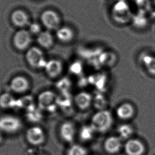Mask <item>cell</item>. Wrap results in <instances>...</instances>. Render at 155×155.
Returning <instances> with one entry per match:
<instances>
[{"label": "cell", "instance_id": "22", "mask_svg": "<svg viewBox=\"0 0 155 155\" xmlns=\"http://www.w3.org/2000/svg\"><path fill=\"white\" fill-rule=\"evenodd\" d=\"M17 99L8 93H4L0 95V107L3 109L15 108L17 105Z\"/></svg>", "mask_w": 155, "mask_h": 155}, {"label": "cell", "instance_id": "16", "mask_svg": "<svg viewBox=\"0 0 155 155\" xmlns=\"http://www.w3.org/2000/svg\"><path fill=\"white\" fill-rule=\"evenodd\" d=\"M104 147L107 153H118L122 147V140L119 136L109 137L105 140Z\"/></svg>", "mask_w": 155, "mask_h": 155}, {"label": "cell", "instance_id": "13", "mask_svg": "<svg viewBox=\"0 0 155 155\" xmlns=\"http://www.w3.org/2000/svg\"><path fill=\"white\" fill-rule=\"evenodd\" d=\"M127 155H143L145 153V145L138 139L131 138L126 141L124 146Z\"/></svg>", "mask_w": 155, "mask_h": 155}, {"label": "cell", "instance_id": "29", "mask_svg": "<svg viewBox=\"0 0 155 155\" xmlns=\"http://www.w3.org/2000/svg\"><path fill=\"white\" fill-rule=\"evenodd\" d=\"M71 86V81L67 78H62L56 84L57 89L61 93L69 92Z\"/></svg>", "mask_w": 155, "mask_h": 155}, {"label": "cell", "instance_id": "1", "mask_svg": "<svg viewBox=\"0 0 155 155\" xmlns=\"http://www.w3.org/2000/svg\"><path fill=\"white\" fill-rule=\"evenodd\" d=\"M113 121L111 112L106 109L97 111L91 117L90 124L97 132L105 133L111 128Z\"/></svg>", "mask_w": 155, "mask_h": 155}, {"label": "cell", "instance_id": "11", "mask_svg": "<svg viewBox=\"0 0 155 155\" xmlns=\"http://www.w3.org/2000/svg\"><path fill=\"white\" fill-rule=\"evenodd\" d=\"M44 69L48 77L55 78L61 75L63 72V63L59 59H51L47 61Z\"/></svg>", "mask_w": 155, "mask_h": 155}, {"label": "cell", "instance_id": "28", "mask_svg": "<svg viewBox=\"0 0 155 155\" xmlns=\"http://www.w3.org/2000/svg\"><path fill=\"white\" fill-rule=\"evenodd\" d=\"M42 110L36 107H33L26 111V117L29 121L33 123H37L40 121L43 118Z\"/></svg>", "mask_w": 155, "mask_h": 155}, {"label": "cell", "instance_id": "3", "mask_svg": "<svg viewBox=\"0 0 155 155\" xmlns=\"http://www.w3.org/2000/svg\"><path fill=\"white\" fill-rule=\"evenodd\" d=\"M25 58L28 64L36 69L44 68L47 61L44 52L37 47H32L28 49L26 53Z\"/></svg>", "mask_w": 155, "mask_h": 155}, {"label": "cell", "instance_id": "34", "mask_svg": "<svg viewBox=\"0 0 155 155\" xmlns=\"http://www.w3.org/2000/svg\"><path fill=\"white\" fill-rule=\"evenodd\" d=\"M1 139H2V138H1V137L0 136V141L1 140Z\"/></svg>", "mask_w": 155, "mask_h": 155}, {"label": "cell", "instance_id": "15", "mask_svg": "<svg viewBox=\"0 0 155 155\" xmlns=\"http://www.w3.org/2000/svg\"><path fill=\"white\" fill-rule=\"evenodd\" d=\"M60 132L61 138L63 140L67 143H72L74 140L76 136V127L74 123L71 122H64L61 124Z\"/></svg>", "mask_w": 155, "mask_h": 155}, {"label": "cell", "instance_id": "24", "mask_svg": "<svg viewBox=\"0 0 155 155\" xmlns=\"http://www.w3.org/2000/svg\"><path fill=\"white\" fill-rule=\"evenodd\" d=\"M118 136L122 140H126L131 139V137L134 134V128L130 124H122L117 128Z\"/></svg>", "mask_w": 155, "mask_h": 155}, {"label": "cell", "instance_id": "26", "mask_svg": "<svg viewBox=\"0 0 155 155\" xmlns=\"http://www.w3.org/2000/svg\"><path fill=\"white\" fill-rule=\"evenodd\" d=\"M35 107L34 99L31 96L26 95L17 99L16 108L22 109L26 112Z\"/></svg>", "mask_w": 155, "mask_h": 155}, {"label": "cell", "instance_id": "9", "mask_svg": "<svg viewBox=\"0 0 155 155\" xmlns=\"http://www.w3.org/2000/svg\"><path fill=\"white\" fill-rule=\"evenodd\" d=\"M115 112L119 119L123 121H128L134 117L136 110L132 103L124 102L117 106Z\"/></svg>", "mask_w": 155, "mask_h": 155}, {"label": "cell", "instance_id": "2", "mask_svg": "<svg viewBox=\"0 0 155 155\" xmlns=\"http://www.w3.org/2000/svg\"><path fill=\"white\" fill-rule=\"evenodd\" d=\"M133 15L130 5L124 0H119L112 6V18L118 24H128L131 22Z\"/></svg>", "mask_w": 155, "mask_h": 155}, {"label": "cell", "instance_id": "32", "mask_svg": "<svg viewBox=\"0 0 155 155\" xmlns=\"http://www.w3.org/2000/svg\"><path fill=\"white\" fill-rule=\"evenodd\" d=\"M28 31L32 35H38L42 31V27L39 23L37 22H33V23H30Z\"/></svg>", "mask_w": 155, "mask_h": 155}, {"label": "cell", "instance_id": "21", "mask_svg": "<svg viewBox=\"0 0 155 155\" xmlns=\"http://www.w3.org/2000/svg\"><path fill=\"white\" fill-rule=\"evenodd\" d=\"M141 61L147 73L155 77V56L150 54H143L141 57Z\"/></svg>", "mask_w": 155, "mask_h": 155}, {"label": "cell", "instance_id": "19", "mask_svg": "<svg viewBox=\"0 0 155 155\" xmlns=\"http://www.w3.org/2000/svg\"><path fill=\"white\" fill-rule=\"evenodd\" d=\"M117 61V57L112 51H102L99 54L97 62L99 65L104 67H112L115 65Z\"/></svg>", "mask_w": 155, "mask_h": 155}, {"label": "cell", "instance_id": "10", "mask_svg": "<svg viewBox=\"0 0 155 155\" xmlns=\"http://www.w3.org/2000/svg\"><path fill=\"white\" fill-rule=\"evenodd\" d=\"M74 102L78 109L86 111L92 105L93 95L88 92L81 91L74 97Z\"/></svg>", "mask_w": 155, "mask_h": 155}, {"label": "cell", "instance_id": "7", "mask_svg": "<svg viewBox=\"0 0 155 155\" xmlns=\"http://www.w3.org/2000/svg\"><path fill=\"white\" fill-rule=\"evenodd\" d=\"M22 127L21 120L13 115H3L0 117V130L8 134L18 131Z\"/></svg>", "mask_w": 155, "mask_h": 155}, {"label": "cell", "instance_id": "23", "mask_svg": "<svg viewBox=\"0 0 155 155\" xmlns=\"http://www.w3.org/2000/svg\"><path fill=\"white\" fill-rule=\"evenodd\" d=\"M131 22L134 27L138 29H143L147 27L148 24V19L144 13V11L141 10L136 14H133Z\"/></svg>", "mask_w": 155, "mask_h": 155}, {"label": "cell", "instance_id": "27", "mask_svg": "<svg viewBox=\"0 0 155 155\" xmlns=\"http://www.w3.org/2000/svg\"><path fill=\"white\" fill-rule=\"evenodd\" d=\"M96 132V130L91 124L84 125L80 130V138L84 141H89L94 138Z\"/></svg>", "mask_w": 155, "mask_h": 155}, {"label": "cell", "instance_id": "31", "mask_svg": "<svg viewBox=\"0 0 155 155\" xmlns=\"http://www.w3.org/2000/svg\"><path fill=\"white\" fill-rule=\"evenodd\" d=\"M69 68L70 72L74 75H80L84 70L83 65L80 61H75L73 62L70 65Z\"/></svg>", "mask_w": 155, "mask_h": 155}, {"label": "cell", "instance_id": "33", "mask_svg": "<svg viewBox=\"0 0 155 155\" xmlns=\"http://www.w3.org/2000/svg\"><path fill=\"white\" fill-rule=\"evenodd\" d=\"M153 4H154V5H155V0H153Z\"/></svg>", "mask_w": 155, "mask_h": 155}, {"label": "cell", "instance_id": "35", "mask_svg": "<svg viewBox=\"0 0 155 155\" xmlns=\"http://www.w3.org/2000/svg\"></svg>", "mask_w": 155, "mask_h": 155}, {"label": "cell", "instance_id": "18", "mask_svg": "<svg viewBox=\"0 0 155 155\" xmlns=\"http://www.w3.org/2000/svg\"><path fill=\"white\" fill-rule=\"evenodd\" d=\"M37 41L40 46L45 49H50L53 46L54 39L49 30L42 31L37 37Z\"/></svg>", "mask_w": 155, "mask_h": 155}, {"label": "cell", "instance_id": "30", "mask_svg": "<svg viewBox=\"0 0 155 155\" xmlns=\"http://www.w3.org/2000/svg\"><path fill=\"white\" fill-rule=\"evenodd\" d=\"M87 149L81 145L74 144L70 147L67 155H87Z\"/></svg>", "mask_w": 155, "mask_h": 155}, {"label": "cell", "instance_id": "5", "mask_svg": "<svg viewBox=\"0 0 155 155\" xmlns=\"http://www.w3.org/2000/svg\"><path fill=\"white\" fill-rule=\"evenodd\" d=\"M40 21L47 30H57L60 27L61 19L59 14L52 10L44 11L40 15Z\"/></svg>", "mask_w": 155, "mask_h": 155}, {"label": "cell", "instance_id": "17", "mask_svg": "<svg viewBox=\"0 0 155 155\" xmlns=\"http://www.w3.org/2000/svg\"><path fill=\"white\" fill-rule=\"evenodd\" d=\"M56 37L60 42L67 44L74 40L75 37V33L72 28L65 25L60 27L57 30Z\"/></svg>", "mask_w": 155, "mask_h": 155}, {"label": "cell", "instance_id": "8", "mask_svg": "<svg viewBox=\"0 0 155 155\" xmlns=\"http://www.w3.org/2000/svg\"><path fill=\"white\" fill-rule=\"evenodd\" d=\"M26 136L28 142L34 146L42 145L45 140L44 130L38 126L29 128L26 132Z\"/></svg>", "mask_w": 155, "mask_h": 155}, {"label": "cell", "instance_id": "20", "mask_svg": "<svg viewBox=\"0 0 155 155\" xmlns=\"http://www.w3.org/2000/svg\"><path fill=\"white\" fill-rule=\"evenodd\" d=\"M108 104V99L102 92L98 91L96 94L93 95L92 106L94 107L97 111L106 110Z\"/></svg>", "mask_w": 155, "mask_h": 155}, {"label": "cell", "instance_id": "25", "mask_svg": "<svg viewBox=\"0 0 155 155\" xmlns=\"http://www.w3.org/2000/svg\"><path fill=\"white\" fill-rule=\"evenodd\" d=\"M72 102H74V99L69 92L61 93L60 94L57 95V106L63 110L70 109L72 106Z\"/></svg>", "mask_w": 155, "mask_h": 155}, {"label": "cell", "instance_id": "4", "mask_svg": "<svg viewBox=\"0 0 155 155\" xmlns=\"http://www.w3.org/2000/svg\"><path fill=\"white\" fill-rule=\"evenodd\" d=\"M57 99V95L52 91H43L38 95V107L42 111L53 113L58 107Z\"/></svg>", "mask_w": 155, "mask_h": 155}, {"label": "cell", "instance_id": "6", "mask_svg": "<svg viewBox=\"0 0 155 155\" xmlns=\"http://www.w3.org/2000/svg\"><path fill=\"white\" fill-rule=\"evenodd\" d=\"M32 34L28 30L20 29L13 36V45L15 48L20 51L28 50L32 42Z\"/></svg>", "mask_w": 155, "mask_h": 155}, {"label": "cell", "instance_id": "14", "mask_svg": "<svg viewBox=\"0 0 155 155\" xmlns=\"http://www.w3.org/2000/svg\"><path fill=\"white\" fill-rule=\"evenodd\" d=\"M11 21L16 27L22 28L30 25V18L25 11L18 9L13 11L10 17Z\"/></svg>", "mask_w": 155, "mask_h": 155}, {"label": "cell", "instance_id": "12", "mask_svg": "<svg viewBox=\"0 0 155 155\" xmlns=\"http://www.w3.org/2000/svg\"><path fill=\"white\" fill-rule=\"evenodd\" d=\"M10 87L15 93L22 94L27 91L30 87V83L25 76L18 75L13 78L10 82Z\"/></svg>", "mask_w": 155, "mask_h": 155}]
</instances>
